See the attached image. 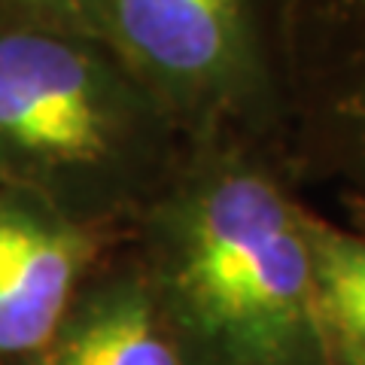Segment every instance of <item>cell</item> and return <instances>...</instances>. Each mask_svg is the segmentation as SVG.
Listing matches in <instances>:
<instances>
[{"label": "cell", "mask_w": 365, "mask_h": 365, "mask_svg": "<svg viewBox=\"0 0 365 365\" xmlns=\"http://www.w3.org/2000/svg\"><path fill=\"white\" fill-rule=\"evenodd\" d=\"M186 140L98 37L0 25V189L131 235Z\"/></svg>", "instance_id": "obj_2"}, {"label": "cell", "mask_w": 365, "mask_h": 365, "mask_svg": "<svg viewBox=\"0 0 365 365\" xmlns=\"http://www.w3.org/2000/svg\"><path fill=\"white\" fill-rule=\"evenodd\" d=\"M302 195L265 143L186 140L128 235L182 365H326Z\"/></svg>", "instance_id": "obj_1"}, {"label": "cell", "mask_w": 365, "mask_h": 365, "mask_svg": "<svg viewBox=\"0 0 365 365\" xmlns=\"http://www.w3.org/2000/svg\"><path fill=\"white\" fill-rule=\"evenodd\" d=\"M341 216L350 228H356L359 235H365V192H335Z\"/></svg>", "instance_id": "obj_9"}, {"label": "cell", "mask_w": 365, "mask_h": 365, "mask_svg": "<svg viewBox=\"0 0 365 365\" xmlns=\"http://www.w3.org/2000/svg\"><path fill=\"white\" fill-rule=\"evenodd\" d=\"M277 37L292 180L365 192V0H277Z\"/></svg>", "instance_id": "obj_4"}, {"label": "cell", "mask_w": 365, "mask_h": 365, "mask_svg": "<svg viewBox=\"0 0 365 365\" xmlns=\"http://www.w3.org/2000/svg\"><path fill=\"white\" fill-rule=\"evenodd\" d=\"M21 365H182L128 237L91 268L55 332Z\"/></svg>", "instance_id": "obj_6"}, {"label": "cell", "mask_w": 365, "mask_h": 365, "mask_svg": "<svg viewBox=\"0 0 365 365\" xmlns=\"http://www.w3.org/2000/svg\"><path fill=\"white\" fill-rule=\"evenodd\" d=\"M125 237L0 189V365H21L46 344L91 268Z\"/></svg>", "instance_id": "obj_5"}, {"label": "cell", "mask_w": 365, "mask_h": 365, "mask_svg": "<svg viewBox=\"0 0 365 365\" xmlns=\"http://www.w3.org/2000/svg\"><path fill=\"white\" fill-rule=\"evenodd\" d=\"M104 0H0V25L83 34L101 40Z\"/></svg>", "instance_id": "obj_8"}, {"label": "cell", "mask_w": 365, "mask_h": 365, "mask_svg": "<svg viewBox=\"0 0 365 365\" xmlns=\"http://www.w3.org/2000/svg\"><path fill=\"white\" fill-rule=\"evenodd\" d=\"M314 326L326 365H365V235L307 204Z\"/></svg>", "instance_id": "obj_7"}, {"label": "cell", "mask_w": 365, "mask_h": 365, "mask_svg": "<svg viewBox=\"0 0 365 365\" xmlns=\"http://www.w3.org/2000/svg\"><path fill=\"white\" fill-rule=\"evenodd\" d=\"M101 40L182 140L235 134L287 150L277 0H104Z\"/></svg>", "instance_id": "obj_3"}]
</instances>
